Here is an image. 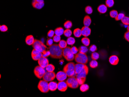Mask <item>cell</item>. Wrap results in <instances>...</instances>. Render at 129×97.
I'll list each match as a JSON object with an SVG mask.
<instances>
[{"mask_svg": "<svg viewBox=\"0 0 129 97\" xmlns=\"http://www.w3.org/2000/svg\"><path fill=\"white\" fill-rule=\"evenodd\" d=\"M88 50L87 47L85 46H81L79 48V52L83 54H86L88 51Z\"/></svg>", "mask_w": 129, "mask_h": 97, "instance_id": "484cf974", "label": "cell"}, {"mask_svg": "<svg viewBox=\"0 0 129 97\" xmlns=\"http://www.w3.org/2000/svg\"><path fill=\"white\" fill-rule=\"evenodd\" d=\"M50 53V56L54 59H60L63 56V49L60 47L58 44H53L49 47Z\"/></svg>", "mask_w": 129, "mask_h": 97, "instance_id": "6da1fadb", "label": "cell"}, {"mask_svg": "<svg viewBox=\"0 0 129 97\" xmlns=\"http://www.w3.org/2000/svg\"><path fill=\"white\" fill-rule=\"evenodd\" d=\"M88 73V67L85 64L84 67L81 70L79 73L76 74V78L79 83V84L81 85L84 83L86 80L87 76Z\"/></svg>", "mask_w": 129, "mask_h": 97, "instance_id": "7a4b0ae2", "label": "cell"}, {"mask_svg": "<svg viewBox=\"0 0 129 97\" xmlns=\"http://www.w3.org/2000/svg\"><path fill=\"white\" fill-rule=\"evenodd\" d=\"M67 76L64 71H60L58 72L56 76V78L59 81H65L67 78Z\"/></svg>", "mask_w": 129, "mask_h": 97, "instance_id": "7c38bea8", "label": "cell"}, {"mask_svg": "<svg viewBox=\"0 0 129 97\" xmlns=\"http://www.w3.org/2000/svg\"><path fill=\"white\" fill-rule=\"evenodd\" d=\"M54 31L52 30H50L48 32L47 36L49 38H53L54 36Z\"/></svg>", "mask_w": 129, "mask_h": 97, "instance_id": "f6af8a7d", "label": "cell"}, {"mask_svg": "<svg viewBox=\"0 0 129 97\" xmlns=\"http://www.w3.org/2000/svg\"><path fill=\"white\" fill-rule=\"evenodd\" d=\"M83 24L84 26L89 27L91 23V19L90 17L88 15L85 16L83 19Z\"/></svg>", "mask_w": 129, "mask_h": 97, "instance_id": "44dd1931", "label": "cell"}, {"mask_svg": "<svg viewBox=\"0 0 129 97\" xmlns=\"http://www.w3.org/2000/svg\"><path fill=\"white\" fill-rule=\"evenodd\" d=\"M85 64H81V63H77L75 64V70L76 74L79 73L83 68L84 67Z\"/></svg>", "mask_w": 129, "mask_h": 97, "instance_id": "7402d4cb", "label": "cell"}, {"mask_svg": "<svg viewBox=\"0 0 129 97\" xmlns=\"http://www.w3.org/2000/svg\"><path fill=\"white\" fill-rule=\"evenodd\" d=\"M75 55L71 51V48L67 46L63 50V56L67 61H72L75 59Z\"/></svg>", "mask_w": 129, "mask_h": 97, "instance_id": "5b68a950", "label": "cell"}, {"mask_svg": "<svg viewBox=\"0 0 129 97\" xmlns=\"http://www.w3.org/2000/svg\"><path fill=\"white\" fill-rule=\"evenodd\" d=\"M81 43L84 45L86 47H88L90 43V40L88 37H85L82 38L81 40Z\"/></svg>", "mask_w": 129, "mask_h": 97, "instance_id": "d4e9b609", "label": "cell"}, {"mask_svg": "<svg viewBox=\"0 0 129 97\" xmlns=\"http://www.w3.org/2000/svg\"><path fill=\"white\" fill-rule=\"evenodd\" d=\"M110 16L112 18H116L117 15L118 14V13L117 11L115 10H112L109 13Z\"/></svg>", "mask_w": 129, "mask_h": 97, "instance_id": "d6a6232c", "label": "cell"}, {"mask_svg": "<svg viewBox=\"0 0 129 97\" xmlns=\"http://www.w3.org/2000/svg\"><path fill=\"white\" fill-rule=\"evenodd\" d=\"M125 16V15L124 14L122 13H120L119 14H118L116 18H115V20L116 21H118L121 20V19Z\"/></svg>", "mask_w": 129, "mask_h": 97, "instance_id": "60d3db41", "label": "cell"}, {"mask_svg": "<svg viewBox=\"0 0 129 97\" xmlns=\"http://www.w3.org/2000/svg\"><path fill=\"white\" fill-rule=\"evenodd\" d=\"M58 45L61 48L63 49L67 47V41H65L64 40H61L59 42Z\"/></svg>", "mask_w": 129, "mask_h": 97, "instance_id": "f1b7e54d", "label": "cell"}, {"mask_svg": "<svg viewBox=\"0 0 129 97\" xmlns=\"http://www.w3.org/2000/svg\"><path fill=\"white\" fill-rule=\"evenodd\" d=\"M89 65L91 68L93 69L97 68L98 66V63L96 60H92L90 62Z\"/></svg>", "mask_w": 129, "mask_h": 97, "instance_id": "f546056e", "label": "cell"}, {"mask_svg": "<svg viewBox=\"0 0 129 97\" xmlns=\"http://www.w3.org/2000/svg\"><path fill=\"white\" fill-rule=\"evenodd\" d=\"M55 73L54 72H46L43 77V80L46 81L51 82L54 81L56 78Z\"/></svg>", "mask_w": 129, "mask_h": 97, "instance_id": "30bf717a", "label": "cell"}, {"mask_svg": "<svg viewBox=\"0 0 129 97\" xmlns=\"http://www.w3.org/2000/svg\"><path fill=\"white\" fill-rule=\"evenodd\" d=\"M49 89L50 91H55L58 89V83L56 82L51 81L48 84Z\"/></svg>", "mask_w": 129, "mask_h": 97, "instance_id": "ffe728a7", "label": "cell"}, {"mask_svg": "<svg viewBox=\"0 0 129 97\" xmlns=\"http://www.w3.org/2000/svg\"><path fill=\"white\" fill-rule=\"evenodd\" d=\"M85 12L87 14H90L93 13V9L90 6H87L85 8Z\"/></svg>", "mask_w": 129, "mask_h": 97, "instance_id": "74e56055", "label": "cell"}, {"mask_svg": "<svg viewBox=\"0 0 129 97\" xmlns=\"http://www.w3.org/2000/svg\"><path fill=\"white\" fill-rule=\"evenodd\" d=\"M53 40L54 42L56 43H58L61 40V37L60 36L58 35H55L53 37Z\"/></svg>", "mask_w": 129, "mask_h": 97, "instance_id": "ab89813d", "label": "cell"}, {"mask_svg": "<svg viewBox=\"0 0 129 97\" xmlns=\"http://www.w3.org/2000/svg\"><path fill=\"white\" fill-rule=\"evenodd\" d=\"M108 10V7L104 4H101L97 7V11L101 14H104Z\"/></svg>", "mask_w": 129, "mask_h": 97, "instance_id": "d6986e66", "label": "cell"}, {"mask_svg": "<svg viewBox=\"0 0 129 97\" xmlns=\"http://www.w3.org/2000/svg\"><path fill=\"white\" fill-rule=\"evenodd\" d=\"M74 35L76 38H80L82 35L81 29L79 28H76L74 31Z\"/></svg>", "mask_w": 129, "mask_h": 97, "instance_id": "cb8c5ba5", "label": "cell"}, {"mask_svg": "<svg viewBox=\"0 0 129 97\" xmlns=\"http://www.w3.org/2000/svg\"><path fill=\"white\" fill-rule=\"evenodd\" d=\"M49 83L48 82L41 80L39 82L38 85V88L41 92L46 93L48 92L50 90L49 89Z\"/></svg>", "mask_w": 129, "mask_h": 97, "instance_id": "ba28073f", "label": "cell"}, {"mask_svg": "<svg viewBox=\"0 0 129 97\" xmlns=\"http://www.w3.org/2000/svg\"><path fill=\"white\" fill-rule=\"evenodd\" d=\"M68 87L72 89H76L79 87V83L75 76L69 77L66 81Z\"/></svg>", "mask_w": 129, "mask_h": 97, "instance_id": "52a82bcc", "label": "cell"}, {"mask_svg": "<svg viewBox=\"0 0 129 97\" xmlns=\"http://www.w3.org/2000/svg\"><path fill=\"white\" fill-rule=\"evenodd\" d=\"M63 35L67 38L70 37L72 35V31L70 29H66L64 31Z\"/></svg>", "mask_w": 129, "mask_h": 97, "instance_id": "d590c367", "label": "cell"}, {"mask_svg": "<svg viewBox=\"0 0 129 97\" xmlns=\"http://www.w3.org/2000/svg\"><path fill=\"white\" fill-rule=\"evenodd\" d=\"M64 32V30L63 28H57L54 30V34L55 35L61 36L63 35Z\"/></svg>", "mask_w": 129, "mask_h": 97, "instance_id": "603a6c76", "label": "cell"}, {"mask_svg": "<svg viewBox=\"0 0 129 97\" xmlns=\"http://www.w3.org/2000/svg\"><path fill=\"white\" fill-rule=\"evenodd\" d=\"M97 47L95 45H93L90 46L89 48V50L92 52H95L97 50Z\"/></svg>", "mask_w": 129, "mask_h": 97, "instance_id": "b9f144b4", "label": "cell"}, {"mask_svg": "<svg viewBox=\"0 0 129 97\" xmlns=\"http://www.w3.org/2000/svg\"><path fill=\"white\" fill-rule=\"evenodd\" d=\"M75 65L74 62H70L66 64L63 67V71L65 72L68 77L75 76Z\"/></svg>", "mask_w": 129, "mask_h": 97, "instance_id": "3957f363", "label": "cell"}, {"mask_svg": "<svg viewBox=\"0 0 129 97\" xmlns=\"http://www.w3.org/2000/svg\"><path fill=\"white\" fill-rule=\"evenodd\" d=\"M127 30H128V31H129V25L127 27Z\"/></svg>", "mask_w": 129, "mask_h": 97, "instance_id": "c3c4849f", "label": "cell"}, {"mask_svg": "<svg viewBox=\"0 0 129 97\" xmlns=\"http://www.w3.org/2000/svg\"><path fill=\"white\" fill-rule=\"evenodd\" d=\"M50 55V53L49 50L47 51L45 54H43V56L46 58L47 57Z\"/></svg>", "mask_w": 129, "mask_h": 97, "instance_id": "7dc6e473", "label": "cell"}, {"mask_svg": "<svg viewBox=\"0 0 129 97\" xmlns=\"http://www.w3.org/2000/svg\"><path fill=\"white\" fill-rule=\"evenodd\" d=\"M33 49L38 51L39 52H41L42 54H45L47 51V47L44 44L40 41L39 40H35V41L34 42L33 45H32Z\"/></svg>", "mask_w": 129, "mask_h": 97, "instance_id": "277c9868", "label": "cell"}, {"mask_svg": "<svg viewBox=\"0 0 129 97\" xmlns=\"http://www.w3.org/2000/svg\"><path fill=\"white\" fill-rule=\"evenodd\" d=\"M81 33L82 35L84 37H88L90 35L91 32V30L89 27L83 26L81 29Z\"/></svg>", "mask_w": 129, "mask_h": 97, "instance_id": "9a60e30c", "label": "cell"}, {"mask_svg": "<svg viewBox=\"0 0 129 97\" xmlns=\"http://www.w3.org/2000/svg\"><path fill=\"white\" fill-rule=\"evenodd\" d=\"M67 42L68 45H73L75 42V38L72 37H68L67 40Z\"/></svg>", "mask_w": 129, "mask_h": 97, "instance_id": "83f0119b", "label": "cell"}, {"mask_svg": "<svg viewBox=\"0 0 129 97\" xmlns=\"http://www.w3.org/2000/svg\"><path fill=\"white\" fill-rule=\"evenodd\" d=\"M43 56V54L37 50L33 49L31 52V57L35 61H37Z\"/></svg>", "mask_w": 129, "mask_h": 97, "instance_id": "8fae6325", "label": "cell"}, {"mask_svg": "<svg viewBox=\"0 0 129 97\" xmlns=\"http://www.w3.org/2000/svg\"><path fill=\"white\" fill-rule=\"evenodd\" d=\"M109 62L110 63L113 65H116L119 62V59L116 55L111 56L109 58Z\"/></svg>", "mask_w": 129, "mask_h": 97, "instance_id": "2e32d148", "label": "cell"}, {"mask_svg": "<svg viewBox=\"0 0 129 97\" xmlns=\"http://www.w3.org/2000/svg\"><path fill=\"white\" fill-rule=\"evenodd\" d=\"M71 51L73 54L75 55L77 54L79 52V49H78L76 47L74 46L71 48Z\"/></svg>", "mask_w": 129, "mask_h": 97, "instance_id": "ee69618b", "label": "cell"}, {"mask_svg": "<svg viewBox=\"0 0 129 97\" xmlns=\"http://www.w3.org/2000/svg\"><path fill=\"white\" fill-rule=\"evenodd\" d=\"M34 41H35V39H34V37L33 35H28L26 38V43L28 45H33Z\"/></svg>", "mask_w": 129, "mask_h": 97, "instance_id": "ac0fdd59", "label": "cell"}, {"mask_svg": "<svg viewBox=\"0 0 129 97\" xmlns=\"http://www.w3.org/2000/svg\"><path fill=\"white\" fill-rule=\"evenodd\" d=\"M46 72L44 68L41 67V66H40V65L36 67L34 70V75L38 78V79H39L43 78Z\"/></svg>", "mask_w": 129, "mask_h": 97, "instance_id": "9c48e42d", "label": "cell"}, {"mask_svg": "<svg viewBox=\"0 0 129 97\" xmlns=\"http://www.w3.org/2000/svg\"><path fill=\"white\" fill-rule=\"evenodd\" d=\"M121 22L125 25H129V17L124 16L121 20Z\"/></svg>", "mask_w": 129, "mask_h": 97, "instance_id": "1f68e13d", "label": "cell"}, {"mask_svg": "<svg viewBox=\"0 0 129 97\" xmlns=\"http://www.w3.org/2000/svg\"><path fill=\"white\" fill-rule=\"evenodd\" d=\"M89 89V85L87 84H85V83L81 84L80 87V90L82 92H85L88 91V90Z\"/></svg>", "mask_w": 129, "mask_h": 97, "instance_id": "4316f807", "label": "cell"}, {"mask_svg": "<svg viewBox=\"0 0 129 97\" xmlns=\"http://www.w3.org/2000/svg\"><path fill=\"white\" fill-rule=\"evenodd\" d=\"M99 58V55L96 52H93L91 55V58L94 60H97Z\"/></svg>", "mask_w": 129, "mask_h": 97, "instance_id": "8d00e7d4", "label": "cell"}, {"mask_svg": "<svg viewBox=\"0 0 129 97\" xmlns=\"http://www.w3.org/2000/svg\"><path fill=\"white\" fill-rule=\"evenodd\" d=\"M72 26V22L70 21H67L65 22L64 24V27L66 28V29H70Z\"/></svg>", "mask_w": 129, "mask_h": 97, "instance_id": "836d02e7", "label": "cell"}, {"mask_svg": "<svg viewBox=\"0 0 129 97\" xmlns=\"http://www.w3.org/2000/svg\"><path fill=\"white\" fill-rule=\"evenodd\" d=\"M124 38L126 41L129 42V31H128L125 33L124 35Z\"/></svg>", "mask_w": 129, "mask_h": 97, "instance_id": "bcb514c9", "label": "cell"}, {"mask_svg": "<svg viewBox=\"0 0 129 97\" xmlns=\"http://www.w3.org/2000/svg\"><path fill=\"white\" fill-rule=\"evenodd\" d=\"M44 4V2H37L33 0L32 1V6L33 7L38 9H40L43 8Z\"/></svg>", "mask_w": 129, "mask_h": 97, "instance_id": "e0dca14e", "label": "cell"}, {"mask_svg": "<svg viewBox=\"0 0 129 97\" xmlns=\"http://www.w3.org/2000/svg\"><path fill=\"white\" fill-rule=\"evenodd\" d=\"M74 59L77 63L81 64H87L88 62V58L87 55L79 52L75 54Z\"/></svg>", "mask_w": 129, "mask_h": 97, "instance_id": "8992f818", "label": "cell"}, {"mask_svg": "<svg viewBox=\"0 0 129 97\" xmlns=\"http://www.w3.org/2000/svg\"><path fill=\"white\" fill-rule=\"evenodd\" d=\"M38 63L41 67L45 69L49 64V60L47 58L42 56L38 60Z\"/></svg>", "mask_w": 129, "mask_h": 97, "instance_id": "4fadbf2b", "label": "cell"}, {"mask_svg": "<svg viewBox=\"0 0 129 97\" xmlns=\"http://www.w3.org/2000/svg\"><path fill=\"white\" fill-rule=\"evenodd\" d=\"M106 5L108 7H112L115 4V1L114 0H106Z\"/></svg>", "mask_w": 129, "mask_h": 97, "instance_id": "4dcf8cb0", "label": "cell"}, {"mask_svg": "<svg viewBox=\"0 0 129 97\" xmlns=\"http://www.w3.org/2000/svg\"><path fill=\"white\" fill-rule=\"evenodd\" d=\"M53 42H54V40L52 39V38H48L47 41V45L49 47H50L53 45Z\"/></svg>", "mask_w": 129, "mask_h": 97, "instance_id": "f35d334b", "label": "cell"}, {"mask_svg": "<svg viewBox=\"0 0 129 97\" xmlns=\"http://www.w3.org/2000/svg\"><path fill=\"white\" fill-rule=\"evenodd\" d=\"M8 30V28L5 25H2L0 26V30L2 32H6Z\"/></svg>", "mask_w": 129, "mask_h": 97, "instance_id": "7bdbcfd3", "label": "cell"}, {"mask_svg": "<svg viewBox=\"0 0 129 97\" xmlns=\"http://www.w3.org/2000/svg\"><path fill=\"white\" fill-rule=\"evenodd\" d=\"M55 69V67L52 64H49L46 67V70L48 72H54Z\"/></svg>", "mask_w": 129, "mask_h": 97, "instance_id": "e575fe53", "label": "cell"}, {"mask_svg": "<svg viewBox=\"0 0 129 97\" xmlns=\"http://www.w3.org/2000/svg\"><path fill=\"white\" fill-rule=\"evenodd\" d=\"M68 85L66 82L63 81H59L58 83V89L61 92H65L68 88Z\"/></svg>", "mask_w": 129, "mask_h": 97, "instance_id": "5bb4252c", "label": "cell"}]
</instances>
